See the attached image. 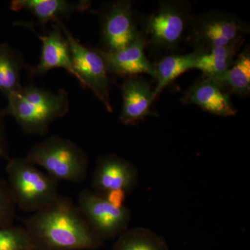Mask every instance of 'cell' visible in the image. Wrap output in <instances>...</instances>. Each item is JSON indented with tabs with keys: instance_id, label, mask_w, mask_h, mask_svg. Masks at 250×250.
<instances>
[{
	"instance_id": "obj_15",
	"label": "cell",
	"mask_w": 250,
	"mask_h": 250,
	"mask_svg": "<svg viewBox=\"0 0 250 250\" xmlns=\"http://www.w3.org/2000/svg\"><path fill=\"white\" fill-rule=\"evenodd\" d=\"M186 104L198 106L205 111L222 117L236 115L231 98L215 81L205 78L192 85L184 97Z\"/></svg>"
},
{
	"instance_id": "obj_18",
	"label": "cell",
	"mask_w": 250,
	"mask_h": 250,
	"mask_svg": "<svg viewBox=\"0 0 250 250\" xmlns=\"http://www.w3.org/2000/svg\"><path fill=\"white\" fill-rule=\"evenodd\" d=\"M200 53L202 52L194 50L189 54H172L159 61L155 65L156 85L154 93L156 98L184 72L194 70L197 57Z\"/></svg>"
},
{
	"instance_id": "obj_4",
	"label": "cell",
	"mask_w": 250,
	"mask_h": 250,
	"mask_svg": "<svg viewBox=\"0 0 250 250\" xmlns=\"http://www.w3.org/2000/svg\"><path fill=\"white\" fill-rule=\"evenodd\" d=\"M25 158L57 181L81 183L88 174L89 163L84 151L73 141L57 135L36 143Z\"/></svg>"
},
{
	"instance_id": "obj_1",
	"label": "cell",
	"mask_w": 250,
	"mask_h": 250,
	"mask_svg": "<svg viewBox=\"0 0 250 250\" xmlns=\"http://www.w3.org/2000/svg\"><path fill=\"white\" fill-rule=\"evenodd\" d=\"M36 250H86L100 246L98 238L71 199L59 196L24 220Z\"/></svg>"
},
{
	"instance_id": "obj_17",
	"label": "cell",
	"mask_w": 250,
	"mask_h": 250,
	"mask_svg": "<svg viewBox=\"0 0 250 250\" xmlns=\"http://www.w3.org/2000/svg\"><path fill=\"white\" fill-rule=\"evenodd\" d=\"M29 65L17 49L0 43V92L6 98L22 88L21 73Z\"/></svg>"
},
{
	"instance_id": "obj_19",
	"label": "cell",
	"mask_w": 250,
	"mask_h": 250,
	"mask_svg": "<svg viewBox=\"0 0 250 250\" xmlns=\"http://www.w3.org/2000/svg\"><path fill=\"white\" fill-rule=\"evenodd\" d=\"M209 79V78H208ZM240 96H246L250 91V52L246 48L237 56L231 67L218 76L210 79Z\"/></svg>"
},
{
	"instance_id": "obj_2",
	"label": "cell",
	"mask_w": 250,
	"mask_h": 250,
	"mask_svg": "<svg viewBox=\"0 0 250 250\" xmlns=\"http://www.w3.org/2000/svg\"><path fill=\"white\" fill-rule=\"evenodd\" d=\"M6 98L4 116L12 117L23 132L29 135L45 136L51 125L70 111L68 93L62 88L53 92L35 85H22Z\"/></svg>"
},
{
	"instance_id": "obj_10",
	"label": "cell",
	"mask_w": 250,
	"mask_h": 250,
	"mask_svg": "<svg viewBox=\"0 0 250 250\" xmlns=\"http://www.w3.org/2000/svg\"><path fill=\"white\" fill-rule=\"evenodd\" d=\"M137 182V169L131 163L116 154H106L97 161L92 190L102 196L115 191H123L129 195Z\"/></svg>"
},
{
	"instance_id": "obj_3",
	"label": "cell",
	"mask_w": 250,
	"mask_h": 250,
	"mask_svg": "<svg viewBox=\"0 0 250 250\" xmlns=\"http://www.w3.org/2000/svg\"><path fill=\"white\" fill-rule=\"evenodd\" d=\"M7 182L16 207L36 213L59 196V181L24 158H11L6 166Z\"/></svg>"
},
{
	"instance_id": "obj_11",
	"label": "cell",
	"mask_w": 250,
	"mask_h": 250,
	"mask_svg": "<svg viewBox=\"0 0 250 250\" xmlns=\"http://www.w3.org/2000/svg\"><path fill=\"white\" fill-rule=\"evenodd\" d=\"M132 6V1L127 0L116 1L104 15L101 39L106 49L103 50L126 48L141 35L135 24Z\"/></svg>"
},
{
	"instance_id": "obj_23",
	"label": "cell",
	"mask_w": 250,
	"mask_h": 250,
	"mask_svg": "<svg viewBox=\"0 0 250 250\" xmlns=\"http://www.w3.org/2000/svg\"><path fill=\"white\" fill-rule=\"evenodd\" d=\"M4 118L2 109H0V159L7 161L11 157L5 128Z\"/></svg>"
},
{
	"instance_id": "obj_14",
	"label": "cell",
	"mask_w": 250,
	"mask_h": 250,
	"mask_svg": "<svg viewBox=\"0 0 250 250\" xmlns=\"http://www.w3.org/2000/svg\"><path fill=\"white\" fill-rule=\"evenodd\" d=\"M92 2L86 0L79 1L67 0H13L10 9L13 11H26L30 13L41 25L49 22H62L78 12L89 9Z\"/></svg>"
},
{
	"instance_id": "obj_6",
	"label": "cell",
	"mask_w": 250,
	"mask_h": 250,
	"mask_svg": "<svg viewBox=\"0 0 250 250\" xmlns=\"http://www.w3.org/2000/svg\"><path fill=\"white\" fill-rule=\"evenodd\" d=\"M54 24L60 27L68 42L72 63L80 77L81 86L91 90L107 111L111 113L113 111L110 98L111 81L104 61L98 49L82 45L62 22Z\"/></svg>"
},
{
	"instance_id": "obj_13",
	"label": "cell",
	"mask_w": 250,
	"mask_h": 250,
	"mask_svg": "<svg viewBox=\"0 0 250 250\" xmlns=\"http://www.w3.org/2000/svg\"><path fill=\"white\" fill-rule=\"evenodd\" d=\"M122 95L119 120L123 125H136L152 113L151 106L156 98L150 83L144 77H126L122 85Z\"/></svg>"
},
{
	"instance_id": "obj_5",
	"label": "cell",
	"mask_w": 250,
	"mask_h": 250,
	"mask_svg": "<svg viewBox=\"0 0 250 250\" xmlns=\"http://www.w3.org/2000/svg\"><path fill=\"white\" fill-rule=\"evenodd\" d=\"M188 40L202 53L246 38L249 26L234 15L211 11L192 18Z\"/></svg>"
},
{
	"instance_id": "obj_7",
	"label": "cell",
	"mask_w": 250,
	"mask_h": 250,
	"mask_svg": "<svg viewBox=\"0 0 250 250\" xmlns=\"http://www.w3.org/2000/svg\"><path fill=\"white\" fill-rule=\"evenodd\" d=\"M192 18L186 1H161L146 21L145 33L149 43L159 50H174L188 29Z\"/></svg>"
},
{
	"instance_id": "obj_21",
	"label": "cell",
	"mask_w": 250,
	"mask_h": 250,
	"mask_svg": "<svg viewBox=\"0 0 250 250\" xmlns=\"http://www.w3.org/2000/svg\"><path fill=\"white\" fill-rule=\"evenodd\" d=\"M0 250H36L24 226L0 228Z\"/></svg>"
},
{
	"instance_id": "obj_20",
	"label": "cell",
	"mask_w": 250,
	"mask_h": 250,
	"mask_svg": "<svg viewBox=\"0 0 250 250\" xmlns=\"http://www.w3.org/2000/svg\"><path fill=\"white\" fill-rule=\"evenodd\" d=\"M113 250H167L165 242L148 229L126 230L119 236Z\"/></svg>"
},
{
	"instance_id": "obj_12",
	"label": "cell",
	"mask_w": 250,
	"mask_h": 250,
	"mask_svg": "<svg viewBox=\"0 0 250 250\" xmlns=\"http://www.w3.org/2000/svg\"><path fill=\"white\" fill-rule=\"evenodd\" d=\"M146 39L141 34L131 45L121 50L108 52L97 49L104 61L108 74L125 78L147 74L155 79V65L146 57Z\"/></svg>"
},
{
	"instance_id": "obj_8",
	"label": "cell",
	"mask_w": 250,
	"mask_h": 250,
	"mask_svg": "<svg viewBox=\"0 0 250 250\" xmlns=\"http://www.w3.org/2000/svg\"><path fill=\"white\" fill-rule=\"evenodd\" d=\"M77 207L102 241L120 236L127 230L131 220L129 208L117 207L92 190L84 189L80 192Z\"/></svg>"
},
{
	"instance_id": "obj_22",
	"label": "cell",
	"mask_w": 250,
	"mask_h": 250,
	"mask_svg": "<svg viewBox=\"0 0 250 250\" xmlns=\"http://www.w3.org/2000/svg\"><path fill=\"white\" fill-rule=\"evenodd\" d=\"M16 208L7 181L0 177V228L14 225Z\"/></svg>"
},
{
	"instance_id": "obj_16",
	"label": "cell",
	"mask_w": 250,
	"mask_h": 250,
	"mask_svg": "<svg viewBox=\"0 0 250 250\" xmlns=\"http://www.w3.org/2000/svg\"><path fill=\"white\" fill-rule=\"evenodd\" d=\"M246 38H241L231 43L210 49L197 57L194 70H198L205 78L218 76L231 67Z\"/></svg>"
},
{
	"instance_id": "obj_9",
	"label": "cell",
	"mask_w": 250,
	"mask_h": 250,
	"mask_svg": "<svg viewBox=\"0 0 250 250\" xmlns=\"http://www.w3.org/2000/svg\"><path fill=\"white\" fill-rule=\"evenodd\" d=\"M14 24L31 29L42 43L39 62L34 66L29 65L27 69L31 77L42 76L54 69L62 68L73 77L81 85L80 77L75 72L72 63L68 42L57 24H53L52 29L45 34L37 32L31 23L17 22Z\"/></svg>"
}]
</instances>
